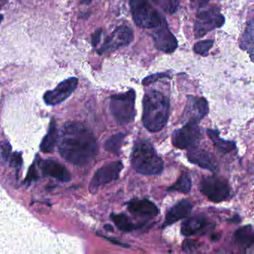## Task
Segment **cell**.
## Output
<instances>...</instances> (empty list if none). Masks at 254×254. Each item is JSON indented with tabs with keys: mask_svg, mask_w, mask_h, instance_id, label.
Returning <instances> with one entry per match:
<instances>
[{
	"mask_svg": "<svg viewBox=\"0 0 254 254\" xmlns=\"http://www.w3.org/2000/svg\"><path fill=\"white\" fill-rule=\"evenodd\" d=\"M58 142L62 157L75 166L88 164L97 154L96 137L92 130L82 123H66Z\"/></svg>",
	"mask_w": 254,
	"mask_h": 254,
	"instance_id": "cell-1",
	"label": "cell"
},
{
	"mask_svg": "<svg viewBox=\"0 0 254 254\" xmlns=\"http://www.w3.org/2000/svg\"><path fill=\"white\" fill-rule=\"evenodd\" d=\"M27 217L11 201L0 188V253H21L24 249L20 239L30 226Z\"/></svg>",
	"mask_w": 254,
	"mask_h": 254,
	"instance_id": "cell-2",
	"label": "cell"
},
{
	"mask_svg": "<svg viewBox=\"0 0 254 254\" xmlns=\"http://www.w3.org/2000/svg\"><path fill=\"white\" fill-rule=\"evenodd\" d=\"M142 123L150 132L161 130L169 117L170 104L167 97L155 90H149L142 100Z\"/></svg>",
	"mask_w": 254,
	"mask_h": 254,
	"instance_id": "cell-3",
	"label": "cell"
},
{
	"mask_svg": "<svg viewBox=\"0 0 254 254\" xmlns=\"http://www.w3.org/2000/svg\"><path fill=\"white\" fill-rule=\"evenodd\" d=\"M131 164L136 172L144 175H160L164 167L161 157L148 140H139L135 143Z\"/></svg>",
	"mask_w": 254,
	"mask_h": 254,
	"instance_id": "cell-4",
	"label": "cell"
},
{
	"mask_svg": "<svg viewBox=\"0 0 254 254\" xmlns=\"http://www.w3.org/2000/svg\"><path fill=\"white\" fill-rule=\"evenodd\" d=\"M129 2L133 21L141 29L151 30L166 19L154 8L151 0H129Z\"/></svg>",
	"mask_w": 254,
	"mask_h": 254,
	"instance_id": "cell-5",
	"label": "cell"
},
{
	"mask_svg": "<svg viewBox=\"0 0 254 254\" xmlns=\"http://www.w3.org/2000/svg\"><path fill=\"white\" fill-rule=\"evenodd\" d=\"M135 100L136 93L133 90L111 96L110 109L119 124L126 126L134 120L136 116Z\"/></svg>",
	"mask_w": 254,
	"mask_h": 254,
	"instance_id": "cell-6",
	"label": "cell"
},
{
	"mask_svg": "<svg viewBox=\"0 0 254 254\" xmlns=\"http://www.w3.org/2000/svg\"><path fill=\"white\" fill-rule=\"evenodd\" d=\"M199 190L210 201L215 203L225 201L230 197V185L220 177H205L200 181Z\"/></svg>",
	"mask_w": 254,
	"mask_h": 254,
	"instance_id": "cell-7",
	"label": "cell"
},
{
	"mask_svg": "<svg viewBox=\"0 0 254 254\" xmlns=\"http://www.w3.org/2000/svg\"><path fill=\"white\" fill-rule=\"evenodd\" d=\"M225 18L218 7L209 8L197 14L194 22V35L196 38H202L214 29L221 27Z\"/></svg>",
	"mask_w": 254,
	"mask_h": 254,
	"instance_id": "cell-8",
	"label": "cell"
},
{
	"mask_svg": "<svg viewBox=\"0 0 254 254\" xmlns=\"http://www.w3.org/2000/svg\"><path fill=\"white\" fill-rule=\"evenodd\" d=\"M201 137L202 131L197 124L188 123L174 132L172 143L181 149H191L196 147Z\"/></svg>",
	"mask_w": 254,
	"mask_h": 254,
	"instance_id": "cell-9",
	"label": "cell"
},
{
	"mask_svg": "<svg viewBox=\"0 0 254 254\" xmlns=\"http://www.w3.org/2000/svg\"><path fill=\"white\" fill-rule=\"evenodd\" d=\"M151 38L157 50L171 54L178 48V41L169 29L166 19L157 27L151 29Z\"/></svg>",
	"mask_w": 254,
	"mask_h": 254,
	"instance_id": "cell-10",
	"label": "cell"
},
{
	"mask_svg": "<svg viewBox=\"0 0 254 254\" xmlns=\"http://www.w3.org/2000/svg\"><path fill=\"white\" fill-rule=\"evenodd\" d=\"M123 169L121 161L112 162L99 169L90 181V191L93 194L97 192L99 189L105 184L117 181Z\"/></svg>",
	"mask_w": 254,
	"mask_h": 254,
	"instance_id": "cell-11",
	"label": "cell"
},
{
	"mask_svg": "<svg viewBox=\"0 0 254 254\" xmlns=\"http://www.w3.org/2000/svg\"><path fill=\"white\" fill-rule=\"evenodd\" d=\"M133 40V31L126 26H118L110 36L105 39L99 50L100 55L127 47Z\"/></svg>",
	"mask_w": 254,
	"mask_h": 254,
	"instance_id": "cell-12",
	"label": "cell"
},
{
	"mask_svg": "<svg viewBox=\"0 0 254 254\" xmlns=\"http://www.w3.org/2000/svg\"><path fill=\"white\" fill-rule=\"evenodd\" d=\"M78 78H68L58 84L56 88L49 90L44 94V100L48 105H57L69 97L78 86Z\"/></svg>",
	"mask_w": 254,
	"mask_h": 254,
	"instance_id": "cell-13",
	"label": "cell"
},
{
	"mask_svg": "<svg viewBox=\"0 0 254 254\" xmlns=\"http://www.w3.org/2000/svg\"><path fill=\"white\" fill-rule=\"evenodd\" d=\"M209 112V105L204 98L189 96L184 110V120L187 123L197 124Z\"/></svg>",
	"mask_w": 254,
	"mask_h": 254,
	"instance_id": "cell-14",
	"label": "cell"
},
{
	"mask_svg": "<svg viewBox=\"0 0 254 254\" xmlns=\"http://www.w3.org/2000/svg\"><path fill=\"white\" fill-rule=\"evenodd\" d=\"M189 161L193 164L197 165L202 169L210 172H216L218 169V162L215 157L208 151L200 148H191L187 154Z\"/></svg>",
	"mask_w": 254,
	"mask_h": 254,
	"instance_id": "cell-15",
	"label": "cell"
},
{
	"mask_svg": "<svg viewBox=\"0 0 254 254\" xmlns=\"http://www.w3.org/2000/svg\"><path fill=\"white\" fill-rule=\"evenodd\" d=\"M127 205L129 212L136 216L151 218L160 213L158 207L148 199H133Z\"/></svg>",
	"mask_w": 254,
	"mask_h": 254,
	"instance_id": "cell-16",
	"label": "cell"
},
{
	"mask_svg": "<svg viewBox=\"0 0 254 254\" xmlns=\"http://www.w3.org/2000/svg\"><path fill=\"white\" fill-rule=\"evenodd\" d=\"M192 203L189 200H181L172 206L166 215V219L163 224V227L172 225L174 223L187 218L191 213Z\"/></svg>",
	"mask_w": 254,
	"mask_h": 254,
	"instance_id": "cell-17",
	"label": "cell"
},
{
	"mask_svg": "<svg viewBox=\"0 0 254 254\" xmlns=\"http://www.w3.org/2000/svg\"><path fill=\"white\" fill-rule=\"evenodd\" d=\"M209 222L206 217L202 215L187 218L181 226V233L185 236H191L200 234L206 231L209 227Z\"/></svg>",
	"mask_w": 254,
	"mask_h": 254,
	"instance_id": "cell-18",
	"label": "cell"
},
{
	"mask_svg": "<svg viewBox=\"0 0 254 254\" xmlns=\"http://www.w3.org/2000/svg\"><path fill=\"white\" fill-rule=\"evenodd\" d=\"M41 168L43 172L49 176L53 177L62 182L70 181V174L67 169L56 160H43L41 163Z\"/></svg>",
	"mask_w": 254,
	"mask_h": 254,
	"instance_id": "cell-19",
	"label": "cell"
},
{
	"mask_svg": "<svg viewBox=\"0 0 254 254\" xmlns=\"http://www.w3.org/2000/svg\"><path fill=\"white\" fill-rule=\"evenodd\" d=\"M254 229L252 226H244L235 232V242L239 246L249 248L254 244Z\"/></svg>",
	"mask_w": 254,
	"mask_h": 254,
	"instance_id": "cell-20",
	"label": "cell"
},
{
	"mask_svg": "<svg viewBox=\"0 0 254 254\" xmlns=\"http://www.w3.org/2000/svg\"><path fill=\"white\" fill-rule=\"evenodd\" d=\"M207 134L218 151L228 153L236 148V143L233 141L225 140L220 137L219 132L215 130H207Z\"/></svg>",
	"mask_w": 254,
	"mask_h": 254,
	"instance_id": "cell-21",
	"label": "cell"
},
{
	"mask_svg": "<svg viewBox=\"0 0 254 254\" xmlns=\"http://www.w3.org/2000/svg\"><path fill=\"white\" fill-rule=\"evenodd\" d=\"M111 218L117 228L123 232L133 231L140 227V225L133 224L130 218L124 213L111 214Z\"/></svg>",
	"mask_w": 254,
	"mask_h": 254,
	"instance_id": "cell-22",
	"label": "cell"
},
{
	"mask_svg": "<svg viewBox=\"0 0 254 254\" xmlns=\"http://www.w3.org/2000/svg\"><path fill=\"white\" fill-rule=\"evenodd\" d=\"M58 140H59V133H58L57 127H56V123H52L48 134L44 137L41 143V150L45 153L53 152Z\"/></svg>",
	"mask_w": 254,
	"mask_h": 254,
	"instance_id": "cell-23",
	"label": "cell"
},
{
	"mask_svg": "<svg viewBox=\"0 0 254 254\" xmlns=\"http://www.w3.org/2000/svg\"><path fill=\"white\" fill-rule=\"evenodd\" d=\"M241 47L242 50H247L252 59L254 55V22L253 20H251L248 23L246 29L242 35Z\"/></svg>",
	"mask_w": 254,
	"mask_h": 254,
	"instance_id": "cell-24",
	"label": "cell"
},
{
	"mask_svg": "<svg viewBox=\"0 0 254 254\" xmlns=\"http://www.w3.org/2000/svg\"><path fill=\"white\" fill-rule=\"evenodd\" d=\"M126 136V133H123V132L113 135L112 136L108 138L105 142V149L116 155H118L120 154V149L123 146Z\"/></svg>",
	"mask_w": 254,
	"mask_h": 254,
	"instance_id": "cell-25",
	"label": "cell"
},
{
	"mask_svg": "<svg viewBox=\"0 0 254 254\" xmlns=\"http://www.w3.org/2000/svg\"><path fill=\"white\" fill-rule=\"evenodd\" d=\"M191 178L187 172H184L178 178V181L175 183V184L169 187L168 190L171 191H178V192L184 193V194H188L191 191Z\"/></svg>",
	"mask_w": 254,
	"mask_h": 254,
	"instance_id": "cell-26",
	"label": "cell"
},
{
	"mask_svg": "<svg viewBox=\"0 0 254 254\" xmlns=\"http://www.w3.org/2000/svg\"><path fill=\"white\" fill-rule=\"evenodd\" d=\"M154 5L168 14H175L178 11L180 0H151Z\"/></svg>",
	"mask_w": 254,
	"mask_h": 254,
	"instance_id": "cell-27",
	"label": "cell"
},
{
	"mask_svg": "<svg viewBox=\"0 0 254 254\" xmlns=\"http://www.w3.org/2000/svg\"><path fill=\"white\" fill-rule=\"evenodd\" d=\"M214 41L212 40H203L196 43L194 46V52L196 54L206 56L209 54L212 47H213Z\"/></svg>",
	"mask_w": 254,
	"mask_h": 254,
	"instance_id": "cell-28",
	"label": "cell"
},
{
	"mask_svg": "<svg viewBox=\"0 0 254 254\" xmlns=\"http://www.w3.org/2000/svg\"><path fill=\"white\" fill-rule=\"evenodd\" d=\"M166 77H167V75L165 73L154 74V75H149V76L144 78L143 81H142V84L145 86L149 85V84H152V83L157 81V80L166 78Z\"/></svg>",
	"mask_w": 254,
	"mask_h": 254,
	"instance_id": "cell-29",
	"label": "cell"
},
{
	"mask_svg": "<svg viewBox=\"0 0 254 254\" xmlns=\"http://www.w3.org/2000/svg\"><path fill=\"white\" fill-rule=\"evenodd\" d=\"M102 29H97L94 33L92 35L91 43L93 47H97L98 44H99L102 38Z\"/></svg>",
	"mask_w": 254,
	"mask_h": 254,
	"instance_id": "cell-30",
	"label": "cell"
},
{
	"mask_svg": "<svg viewBox=\"0 0 254 254\" xmlns=\"http://www.w3.org/2000/svg\"><path fill=\"white\" fill-rule=\"evenodd\" d=\"M209 1H211V0H191V2L198 8H202V7L206 5Z\"/></svg>",
	"mask_w": 254,
	"mask_h": 254,
	"instance_id": "cell-31",
	"label": "cell"
},
{
	"mask_svg": "<svg viewBox=\"0 0 254 254\" xmlns=\"http://www.w3.org/2000/svg\"><path fill=\"white\" fill-rule=\"evenodd\" d=\"M91 2L92 0H81V3L82 4V5H90Z\"/></svg>",
	"mask_w": 254,
	"mask_h": 254,
	"instance_id": "cell-32",
	"label": "cell"
},
{
	"mask_svg": "<svg viewBox=\"0 0 254 254\" xmlns=\"http://www.w3.org/2000/svg\"><path fill=\"white\" fill-rule=\"evenodd\" d=\"M105 229L107 231H113V230H114L112 226L110 225V224H106V225L105 226Z\"/></svg>",
	"mask_w": 254,
	"mask_h": 254,
	"instance_id": "cell-33",
	"label": "cell"
},
{
	"mask_svg": "<svg viewBox=\"0 0 254 254\" xmlns=\"http://www.w3.org/2000/svg\"><path fill=\"white\" fill-rule=\"evenodd\" d=\"M2 19H3V16L2 14H0V23L2 21Z\"/></svg>",
	"mask_w": 254,
	"mask_h": 254,
	"instance_id": "cell-34",
	"label": "cell"
}]
</instances>
